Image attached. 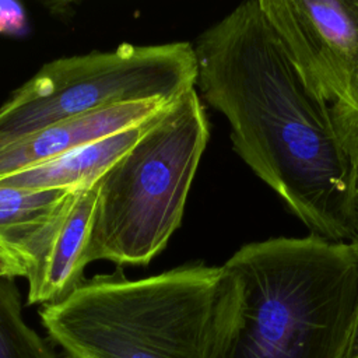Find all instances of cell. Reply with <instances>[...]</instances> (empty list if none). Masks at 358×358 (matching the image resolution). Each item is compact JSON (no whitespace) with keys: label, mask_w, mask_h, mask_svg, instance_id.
I'll use <instances>...</instances> for the list:
<instances>
[{"label":"cell","mask_w":358,"mask_h":358,"mask_svg":"<svg viewBox=\"0 0 358 358\" xmlns=\"http://www.w3.org/2000/svg\"><path fill=\"white\" fill-rule=\"evenodd\" d=\"M211 358H347L358 308L351 242L277 236L241 246Z\"/></svg>","instance_id":"cell-2"},{"label":"cell","mask_w":358,"mask_h":358,"mask_svg":"<svg viewBox=\"0 0 358 358\" xmlns=\"http://www.w3.org/2000/svg\"><path fill=\"white\" fill-rule=\"evenodd\" d=\"M305 87L330 106L358 78V0H259Z\"/></svg>","instance_id":"cell-6"},{"label":"cell","mask_w":358,"mask_h":358,"mask_svg":"<svg viewBox=\"0 0 358 358\" xmlns=\"http://www.w3.org/2000/svg\"><path fill=\"white\" fill-rule=\"evenodd\" d=\"M189 42L122 43L112 50L43 64L0 105V144L99 109L131 102H172L196 88Z\"/></svg>","instance_id":"cell-5"},{"label":"cell","mask_w":358,"mask_h":358,"mask_svg":"<svg viewBox=\"0 0 358 358\" xmlns=\"http://www.w3.org/2000/svg\"><path fill=\"white\" fill-rule=\"evenodd\" d=\"M196 88L228 120L239 158L313 235L358 232V165L331 106L287 57L259 0L245 1L196 41Z\"/></svg>","instance_id":"cell-1"},{"label":"cell","mask_w":358,"mask_h":358,"mask_svg":"<svg viewBox=\"0 0 358 358\" xmlns=\"http://www.w3.org/2000/svg\"><path fill=\"white\" fill-rule=\"evenodd\" d=\"M0 358H56L50 345L22 317L13 280L0 277Z\"/></svg>","instance_id":"cell-11"},{"label":"cell","mask_w":358,"mask_h":358,"mask_svg":"<svg viewBox=\"0 0 358 358\" xmlns=\"http://www.w3.org/2000/svg\"><path fill=\"white\" fill-rule=\"evenodd\" d=\"M172 102L113 105L0 144V179L55 159L80 145L141 124L158 116Z\"/></svg>","instance_id":"cell-8"},{"label":"cell","mask_w":358,"mask_h":358,"mask_svg":"<svg viewBox=\"0 0 358 358\" xmlns=\"http://www.w3.org/2000/svg\"><path fill=\"white\" fill-rule=\"evenodd\" d=\"M27 29L24 8L15 1H0V34H20Z\"/></svg>","instance_id":"cell-13"},{"label":"cell","mask_w":358,"mask_h":358,"mask_svg":"<svg viewBox=\"0 0 358 358\" xmlns=\"http://www.w3.org/2000/svg\"><path fill=\"white\" fill-rule=\"evenodd\" d=\"M338 138L348 155L358 165V78L350 95L331 106Z\"/></svg>","instance_id":"cell-12"},{"label":"cell","mask_w":358,"mask_h":358,"mask_svg":"<svg viewBox=\"0 0 358 358\" xmlns=\"http://www.w3.org/2000/svg\"><path fill=\"white\" fill-rule=\"evenodd\" d=\"M231 284L224 264H186L144 278L117 268L43 305L39 317L67 358H211Z\"/></svg>","instance_id":"cell-3"},{"label":"cell","mask_w":358,"mask_h":358,"mask_svg":"<svg viewBox=\"0 0 358 358\" xmlns=\"http://www.w3.org/2000/svg\"><path fill=\"white\" fill-rule=\"evenodd\" d=\"M158 116L80 145L34 168L6 176L0 179V187L46 192L92 186L143 137Z\"/></svg>","instance_id":"cell-9"},{"label":"cell","mask_w":358,"mask_h":358,"mask_svg":"<svg viewBox=\"0 0 358 358\" xmlns=\"http://www.w3.org/2000/svg\"><path fill=\"white\" fill-rule=\"evenodd\" d=\"M99 180L73 190L20 253L14 277L28 282L29 305H52L67 298L85 278Z\"/></svg>","instance_id":"cell-7"},{"label":"cell","mask_w":358,"mask_h":358,"mask_svg":"<svg viewBox=\"0 0 358 358\" xmlns=\"http://www.w3.org/2000/svg\"><path fill=\"white\" fill-rule=\"evenodd\" d=\"M355 255H357V260H358V232L354 236L352 241H350ZM347 358H358V308H357V316H355V323H354V330H352V336H351V341H350V348H348V354Z\"/></svg>","instance_id":"cell-14"},{"label":"cell","mask_w":358,"mask_h":358,"mask_svg":"<svg viewBox=\"0 0 358 358\" xmlns=\"http://www.w3.org/2000/svg\"><path fill=\"white\" fill-rule=\"evenodd\" d=\"M71 192L0 187V277L14 278L18 255Z\"/></svg>","instance_id":"cell-10"},{"label":"cell","mask_w":358,"mask_h":358,"mask_svg":"<svg viewBox=\"0 0 358 358\" xmlns=\"http://www.w3.org/2000/svg\"><path fill=\"white\" fill-rule=\"evenodd\" d=\"M210 138L197 88L173 101L99 179L88 263L147 266L179 228Z\"/></svg>","instance_id":"cell-4"}]
</instances>
